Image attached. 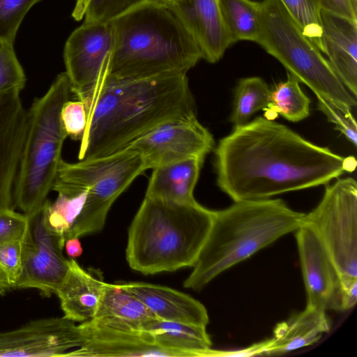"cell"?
Wrapping results in <instances>:
<instances>
[{
    "mask_svg": "<svg viewBox=\"0 0 357 357\" xmlns=\"http://www.w3.org/2000/svg\"><path fill=\"white\" fill-rule=\"evenodd\" d=\"M356 165L354 156L333 153L262 116L234 127L215 150L217 185L234 202L327 185Z\"/></svg>",
    "mask_w": 357,
    "mask_h": 357,
    "instance_id": "6da1fadb",
    "label": "cell"
},
{
    "mask_svg": "<svg viewBox=\"0 0 357 357\" xmlns=\"http://www.w3.org/2000/svg\"><path fill=\"white\" fill-rule=\"evenodd\" d=\"M82 102L87 121L79 160L112 154L169 119L196 114L184 73L128 80L102 78Z\"/></svg>",
    "mask_w": 357,
    "mask_h": 357,
    "instance_id": "7a4b0ae2",
    "label": "cell"
},
{
    "mask_svg": "<svg viewBox=\"0 0 357 357\" xmlns=\"http://www.w3.org/2000/svg\"><path fill=\"white\" fill-rule=\"evenodd\" d=\"M109 22L114 46L102 78L187 74L203 59L199 44L173 4L144 0Z\"/></svg>",
    "mask_w": 357,
    "mask_h": 357,
    "instance_id": "3957f363",
    "label": "cell"
},
{
    "mask_svg": "<svg viewBox=\"0 0 357 357\" xmlns=\"http://www.w3.org/2000/svg\"><path fill=\"white\" fill-rule=\"evenodd\" d=\"M304 218L305 213L292 210L280 199L234 202L214 211L209 233L184 287L202 289L227 269L296 231Z\"/></svg>",
    "mask_w": 357,
    "mask_h": 357,
    "instance_id": "277c9868",
    "label": "cell"
},
{
    "mask_svg": "<svg viewBox=\"0 0 357 357\" xmlns=\"http://www.w3.org/2000/svg\"><path fill=\"white\" fill-rule=\"evenodd\" d=\"M213 214L197 201L181 203L145 196L128 231L130 267L144 275L192 267Z\"/></svg>",
    "mask_w": 357,
    "mask_h": 357,
    "instance_id": "5b68a950",
    "label": "cell"
},
{
    "mask_svg": "<svg viewBox=\"0 0 357 357\" xmlns=\"http://www.w3.org/2000/svg\"><path fill=\"white\" fill-rule=\"evenodd\" d=\"M70 84L65 72L26 110V128L13 188V200L28 215L39 208L52 190L68 137L61 110L69 100Z\"/></svg>",
    "mask_w": 357,
    "mask_h": 357,
    "instance_id": "8992f818",
    "label": "cell"
},
{
    "mask_svg": "<svg viewBox=\"0 0 357 357\" xmlns=\"http://www.w3.org/2000/svg\"><path fill=\"white\" fill-rule=\"evenodd\" d=\"M261 3V26L256 43L278 60L317 97L351 108L356 100L340 81L328 61L301 31L280 0Z\"/></svg>",
    "mask_w": 357,
    "mask_h": 357,
    "instance_id": "52a82bcc",
    "label": "cell"
},
{
    "mask_svg": "<svg viewBox=\"0 0 357 357\" xmlns=\"http://www.w3.org/2000/svg\"><path fill=\"white\" fill-rule=\"evenodd\" d=\"M146 170L141 155L128 147L108 155L73 163L62 160L52 190L56 192L87 191L84 206L70 238L101 231L114 202Z\"/></svg>",
    "mask_w": 357,
    "mask_h": 357,
    "instance_id": "ba28073f",
    "label": "cell"
},
{
    "mask_svg": "<svg viewBox=\"0 0 357 357\" xmlns=\"http://www.w3.org/2000/svg\"><path fill=\"white\" fill-rule=\"evenodd\" d=\"M319 237L342 278H357V183L351 177L326 186L304 223Z\"/></svg>",
    "mask_w": 357,
    "mask_h": 357,
    "instance_id": "9c48e42d",
    "label": "cell"
},
{
    "mask_svg": "<svg viewBox=\"0 0 357 357\" xmlns=\"http://www.w3.org/2000/svg\"><path fill=\"white\" fill-rule=\"evenodd\" d=\"M28 225L22 240V271L15 288H36L50 296L63 280L69 259L64 240L46 225L43 205L26 215Z\"/></svg>",
    "mask_w": 357,
    "mask_h": 357,
    "instance_id": "30bf717a",
    "label": "cell"
},
{
    "mask_svg": "<svg viewBox=\"0 0 357 357\" xmlns=\"http://www.w3.org/2000/svg\"><path fill=\"white\" fill-rule=\"evenodd\" d=\"M214 144L211 133L192 114L160 123L127 147L141 155L147 170L189 158H205Z\"/></svg>",
    "mask_w": 357,
    "mask_h": 357,
    "instance_id": "8fae6325",
    "label": "cell"
},
{
    "mask_svg": "<svg viewBox=\"0 0 357 357\" xmlns=\"http://www.w3.org/2000/svg\"><path fill=\"white\" fill-rule=\"evenodd\" d=\"M113 46L109 22H84L70 35L63 60L71 93L77 100H84L105 75Z\"/></svg>",
    "mask_w": 357,
    "mask_h": 357,
    "instance_id": "7c38bea8",
    "label": "cell"
},
{
    "mask_svg": "<svg viewBox=\"0 0 357 357\" xmlns=\"http://www.w3.org/2000/svg\"><path fill=\"white\" fill-rule=\"evenodd\" d=\"M82 345L70 357H180L160 346L139 324L111 318H93L79 324Z\"/></svg>",
    "mask_w": 357,
    "mask_h": 357,
    "instance_id": "4fadbf2b",
    "label": "cell"
},
{
    "mask_svg": "<svg viewBox=\"0 0 357 357\" xmlns=\"http://www.w3.org/2000/svg\"><path fill=\"white\" fill-rule=\"evenodd\" d=\"M83 343L79 325L63 317L32 321L0 333V356H69Z\"/></svg>",
    "mask_w": 357,
    "mask_h": 357,
    "instance_id": "5bb4252c",
    "label": "cell"
},
{
    "mask_svg": "<svg viewBox=\"0 0 357 357\" xmlns=\"http://www.w3.org/2000/svg\"><path fill=\"white\" fill-rule=\"evenodd\" d=\"M296 238L307 294L306 307L339 310L340 276L314 231L303 224Z\"/></svg>",
    "mask_w": 357,
    "mask_h": 357,
    "instance_id": "9a60e30c",
    "label": "cell"
},
{
    "mask_svg": "<svg viewBox=\"0 0 357 357\" xmlns=\"http://www.w3.org/2000/svg\"><path fill=\"white\" fill-rule=\"evenodd\" d=\"M26 128L20 91L0 96V209L11 208L13 188Z\"/></svg>",
    "mask_w": 357,
    "mask_h": 357,
    "instance_id": "2e32d148",
    "label": "cell"
},
{
    "mask_svg": "<svg viewBox=\"0 0 357 357\" xmlns=\"http://www.w3.org/2000/svg\"><path fill=\"white\" fill-rule=\"evenodd\" d=\"M323 54L345 87L357 96V20L320 8Z\"/></svg>",
    "mask_w": 357,
    "mask_h": 357,
    "instance_id": "e0dca14e",
    "label": "cell"
},
{
    "mask_svg": "<svg viewBox=\"0 0 357 357\" xmlns=\"http://www.w3.org/2000/svg\"><path fill=\"white\" fill-rule=\"evenodd\" d=\"M174 6L199 44L203 59L218 61L231 45L219 0H179Z\"/></svg>",
    "mask_w": 357,
    "mask_h": 357,
    "instance_id": "ac0fdd59",
    "label": "cell"
},
{
    "mask_svg": "<svg viewBox=\"0 0 357 357\" xmlns=\"http://www.w3.org/2000/svg\"><path fill=\"white\" fill-rule=\"evenodd\" d=\"M330 331L325 311L306 307L299 314L279 323L273 336L243 349L245 356L275 355L317 342Z\"/></svg>",
    "mask_w": 357,
    "mask_h": 357,
    "instance_id": "d6986e66",
    "label": "cell"
},
{
    "mask_svg": "<svg viewBox=\"0 0 357 357\" xmlns=\"http://www.w3.org/2000/svg\"><path fill=\"white\" fill-rule=\"evenodd\" d=\"M122 284L139 298L158 319L203 326L208 323L204 305L183 292L144 282Z\"/></svg>",
    "mask_w": 357,
    "mask_h": 357,
    "instance_id": "ffe728a7",
    "label": "cell"
},
{
    "mask_svg": "<svg viewBox=\"0 0 357 357\" xmlns=\"http://www.w3.org/2000/svg\"><path fill=\"white\" fill-rule=\"evenodd\" d=\"M101 277L84 269L71 258L63 280L56 290L66 318L84 322L95 317L105 284Z\"/></svg>",
    "mask_w": 357,
    "mask_h": 357,
    "instance_id": "44dd1931",
    "label": "cell"
},
{
    "mask_svg": "<svg viewBox=\"0 0 357 357\" xmlns=\"http://www.w3.org/2000/svg\"><path fill=\"white\" fill-rule=\"evenodd\" d=\"M204 161L193 158L153 169L145 196L181 203L196 202L194 190Z\"/></svg>",
    "mask_w": 357,
    "mask_h": 357,
    "instance_id": "7402d4cb",
    "label": "cell"
},
{
    "mask_svg": "<svg viewBox=\"0 0 357 357\" xmlns=\"http://www.w3.org/2000/svg\"><path fill=\"white\" fill-rule=\"evenodd\" d=\"M162 347L180 357L213 356L212 342L206 326L153 318L139 324Z\"/></svg>",
    "mask_w": 357,
    "mask_h": 357,
    "instance_id": "603a6c76",
    "label": "cell"
},
{
    "mask_svg": "<svg viewBox=\"0 0 357 357\" xmlns=\"http://www.w3.org/2000/svg\"><path fill=\"white\" fill-rule=\"evenodd\" d=\"M94 318H111L135 324L156 318L155 314L122 283H105Z\"/></svg>",
    "mask_w": 357,
    "mask_h": 357,
    "instance_id": "cb8c5ba5",
    "label": "cell"
},
{
    "mask_svg": "<svg viewBox=\"0 0 357 357\" xmlns=\"http://www.w3.org/2000/svg\"><path fill=\"white\" fill-rule=\"evenodd\" d=\"M222 18L231 44L257 42L261 26V3L252 0H219Z\"/></svg>",
    "mask_w": 357,
    "mask_h": 357,
    "instance_id": "d4e9b609",
    "label": "cell"
},
{
    "mask_svg": "<svg viewBox=\"0 0 357 357\" xmlns=\"http://www.w3.org/2000/svg\"><path fill=\"white\" fill-rule=\"evenodd\" d=\"M299 81L287 73V78L271 91L270 102L264 110V117L275 120L279 115L291 122H298L310 114V99L301 89Z\"/></svg>",
    "mask_w": 357,
    "mask_h": 357,
    "instance_id": "484cf974",
    "label": "cell"
},
{
    "mask_svg": "<svg viewBox=\"0 0 357 357\" xmlns=\"http://www.w3.org/2000/svg\"><path fill=\"white\" fill-rule=\"evenodd\" d=\"M57 193L54 202L47 199L43 204L44 218L47 226L66 241L83 209L87 191L63 190Z\"/></svg>",
    "mask_w": 357,
    "mask_h": 357,
    "instance_id": "4316f807",
    "label": "cell"
},
{
    "mask_svg": "<svg viewBox=\"0 0 357 357\" xmlns=\"http://www.w3.org/2000/svg\"><path fill=\"white\" fill-rule=\"evenodd\" d=\"M271 91L261 77L241 79L235 89L230 116V121L234 127L248 123L255 112L264 110L270 102Z\"/></svg>",
    "mask_w": 357,
    "mask_h": 357,
    "instance_id": "83f0119b",
    "label": "cell"
},
{
    "mask_svg": "<svg viewBox=\"0 0 357 357\" xmlns=\"http://www.w3.org/2000/svg\"><path fill=\"white\" fill-rule=\"evenodd\" d=\"M303 33L323 53L320 8L315 0H280Z\"/></svg>",
    "mask_w": 357,
    "mask_h": 357,
    "instance_id": "f1b7e54d",
    "label": "cell"
},
{
    "mask_svg": "<svg viewBox=\"0 0 357 357\" xmlns=\"http://www.w3.org/2000/svg\"><path fill=\"white\" fill-rule=\"evenodd\" d=\"M144 0H77L73 17L84 22H108Z\"/></svg>",
    "mask_w": 357,
    "mask_h": 357,
    "instance_id": "f546056e",
    "label": "cell"
},
{
    "mask_svg": "<svg viewBox=\"0 0 357 357\" xmlns=\"http://www.w3.org/2000/svg\"><path fill=\"white\" fill-rule=\"evenodd\" d=\"M40 0H0V41L13 45L30 8Z\"/></svg>",
    "mask_w": 357,
    "mask_h": 357,
    "instance_id": "4dcf8cb0",
    "label": "cell"
},
{
    "mask_svg": "<svg viewBox=\"0 0 357 357\" xmlns=\"http://www.w3.org/2000/svg\"><path fill=\"white\" fill-rule=\"evenodd\" d=\"M26 76L13 45L0 41V96L11 90L21 91Z\"/></svg>",
    "mask_w": 357,
    "mask_h": 357,
    "instance_id": "1f68e13d",
    "label": "cell"
},
{
    "mask_svg": "<svg viewBox=\"0 0 357 357\" xmlns=\"http://www.w3.org/2000/svg\"><path fill=\"white\" fill-rule=\"evenodd\" d=\"M317 98L318 109L354 146L357 144V124L351 107L323 97Z\"/></svg>",
    "mask_w": 357,
    "mask_h": 357,
    "instance_id": "d6a6232c",
    "label": "cell"
},
{
    "mask_svg": "<svg viewBox=\"0 0 357 357\" xmlns=\"http://www.w3.org/2000/svg\"><path fill=\"white\" fill-rule=\"evenodd\" d=\"M61 116L68 137L80 139L87 121L86 109L84 102L79 100H68L62 108Z\"/></svg>",
    "mask_w": 357,
    "mask_h": 357,
    "instance_id": "836d02e7",
    "label": "cell"
},
{
    "mask_svg": "<svg viewBox=\"0 0 357 357\" xmlns=\"http://www.w3.org/2000/svg\"><path fill=\"white\" fill-rule=\"evenodd\" d=\"M28 225L27 215L12 208L0 209V245L22 241Z\"/></svg>",
    "mask_w": 357,
    "mask_h": 357,
    "instance_id": "e575fe53",
    "label": "cell"
},
{
    "mask_svg": "<svg viewBox=\"0 0 357 357\" xmlns=\"http://www.w3.org/2000/svg\"><path fill=\"white\" fill-rule=\"evenodd\" d=\"M0 267L15 288L22 271V241L0 245Z\"/></svg>",
    "mask_w": 357,
    "mask_h": 357,
    "instance_id": "d590c367",
    "label": "cell"
},
{
    "mask_svg": "<svg viewBox=\"0 0 357 357\" xmlns=\"http://www.w3.org/2000/svg\"><path fill=\"white\" fill-rule=\"evenodd\" d=\"M321 9L357 20V0H315Z\"/></svg>",
    "mask_w": 357,
    "mask_h": 357,
    "instance_id": "8d00e7d4",
    "label": "cell"
},
{
    "mask_svg": "<svg viewBox=\"0 0 357 357\" xmlns=\"http://www.w3.org/2000/svg\"><path fill=\"white\" fill-rule=\"evenodd\" d=\"M357 301V278L340 277L339 310L353 307Z\"/></svg>",
    "mask_w": 357,
    "mask_h": 357,
    "instance_id": "74e56055",
    "label": "cell"
},
{
    "mask_svg": "<svg viewBox=\"0 0 357 357\" xmlns=\"http://www.w3.org/2000/svg\"><path fill=\"white\" fill-rule=\"evenodd\" d=\"M79 238L72 237L65 241L64 247L67 255L70 258H76L79 257L82 253V247Z\"/></svg>",
    "mask_w": 357,
    "mask_h": 357,
    "instance_id": "f35d334b",
    "label": "cell"
},
{
    "mask_svg": "<svg viewBox=\"0 0 357 357\" xmlns=\"http://www.w3.org/2000/svg\"><path fill=\"white\" fill-rule=\"evenodd\" d=\"M10 288H11V286L9 280L5 272L0 267V294Z\"/></svg>",
    "mask_w": 357,
    "mask_h": 357,
    "instance_id": "ab89813d",
    "label": "cell"
},
{
    "mask_svg": "<svg viewBox=\"0 0 357 357\" xmlns=\"http://www.w3.org/2000/svg\"><path fill=\"white\" fill-rule=\"evenodd\" d=\"M162 1H165L166 3H170V4H175L176 2H178L179 0H160Z\"/></svg>",
    "mask_w": 357,
    "mask_h": 357,
    "instance_id": "60d3db41",
    "label": "cell"
}]
</instances>
